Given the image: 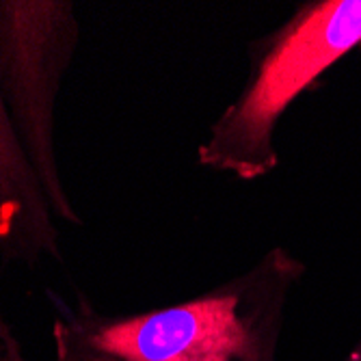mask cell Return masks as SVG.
I'll list each match as a JSON object with an SVG mask.
<instances>
[{
	"label": "cell",
	"instance_id": "obj_2",
	"mask_svg": "<svg viewBox=\"0 0 361 361\" xmlns=\"http://www.w3.org/2000/svg\"><path fill=\"white\" fill-rule=\"evenodd\" d=\"M361 46V0H310L249 46V76L197 147V165L255 182L279 167L277 128L299 95Z\"/></svg>",
	"mask_w": 361,
	"mask_h": 361
},
{
	"label": "cell",
	"instance_id": "obj_4",
	"mask_svg": "<svg viewBox=\"0 0 361 361\" xmlns=\"http://www.w3.org/2000/svg\"><path fill=\"white\" fill-rule=\"evenodd\" d=\"M59 232L50 202L30 167L0 91V257L7 264L16 262L24 267H37L42 259L63 262ZM0 336L18 361H26L3 307Z\"/></svg>",
	"mask_w": 361,
	"mask_h": 361
},
{
	"label": "cell",
	"instance_id": "obj_5",
	"mask_svg": "<svg viewBox=\"0 0 361 361\" xmlns=\"http://www.w3.org/2000/svg\"><path fill=\"white\" fill-rule=\"evenodd\" d=\"M340 361H361V336L357 338V342L348 348V353Z\"/></svg>",
	"mask_w": 361,
	"mask_h": 361
},
{
	"label": "cell",
	"instance_id": "obj_1",
	"mask_svg": "<svg viewBox=\"0 0 361 361\" xmlns=\"http://www.w3.org/2000/svg\"><path fill=\"white\" fill-rule=\"evenodd\" d=\"M307 264L273 247L245 273L192 299L137 314H104L78 297L54 305L52 361H277L292 290Z\"/></svg>",
	"mask_w": 361,
	"mask_h": 361
},
{
	"label": "cell",
	"instance_id": "obj_6",
	"mask_svg": "<svg viewBox=\"0 0 361 361\" xmlns=\"http://www.w3.org/2000/svg\"><path fill=\"white\" fill-rule=\"evenodd\" d=\"M0 361H18V359H16V357L11 355L9 346L5 344L3 336H0Z\"/></svg>",
	"mask_w": 361,
	"mask_h": 361
},
{
	"label": "cell",
	"instance_id": "obj_3",
	"mask_svg": "<svg viewBox=\"0 0 361 361\" xmlns=\"http://www.w3.org/2000/svg\"><path fill=\"white\" fill-rule=\"evenodd\" d=\"M80 42L74 3L0 0V91L56 221H85L65 188L54 139L61 85Z\"/></svg>",
	"mask_w": 361,
	"mask_h": 361
}]
</instances>
